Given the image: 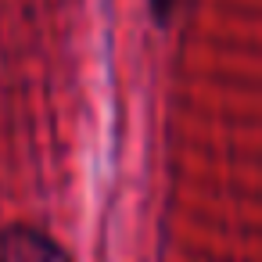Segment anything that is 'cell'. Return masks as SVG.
Masks as SVG:
<instances>
[{"instance_id":"cell-1","label":"cell","mask_w":262,"mask_h":262,"mask_svg":"<svg viewBox=\"0 0 262 262\" xmlns=\"http://www.w3.org/2000/svg\"><path fill=\"white\" fill-rule=\"evenodd\" d=\"M0 262H72L65 248L36 226H8L0 233Z\"/></svg>"},{"instance_id":"cell-2","label":"cell","mask_w":262,"mask_h":262,"mask_svg":"<svg viewBox=\"0 0 262 262\" xmlns=\"http://www.w3.org/2000/svg\"><path fill=\"white\" fill-rule=\"evenodd\" d=\"M172 4H176V0H151V8H155V15H158V18H169Z\"/></svg>"}]
</instances>
